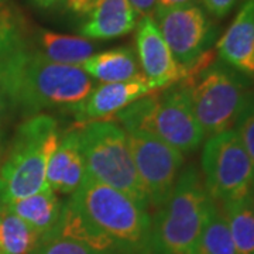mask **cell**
I'll use <instances>...</instances> for the list:
<instances>
[{"mask_svg":"<svg viewBox=\"0 0 254 254\" xmlns=\"http://www.w3.org/2000/svg\"><path fill=\"white\" fill-rule=\"evenodd\" d=\"M78 131L85 161V177L122 190L150 209L126 131L110 120L85 123Z\"/></svg>","mask_w":254,"mask_h":254,"instance_id":"52a82bcc","label":"cell"},{"mask_svg":"<svg viewBox=\"0 0 254 254\" xmlns=\"http://www.w3.org/2000/svg\"><path fill=\"white\" fill-rule=\"evenodd\" d=\"M41 236L17 215L0 209V253L33 254Z\"/></svg>","mask_w":254,"mask_h":254,"instance_id":"44dd1931","label":"cell"},{"mask_svg":"<svg viewBox=\"0 0 254 254\" xmlns=\"http://www.w3.org/2000/svg\"><path fill=\"white\" fill-rule=\"evenodd\" d=\"M63 206L64 202L58 199L57 192L47 185L44 190L34 195L10 202L9 205L1 209H7L11 213L17 215L43 239L54 233L55 229L58 227L63 215Z\"/></svg>","mask_w":254,"mask_h":254,"instance_id":"2e32d148","label":"cell"},{"mask_svg":"<svg viewBox=\"0 0 254 254\" xmlns=\"http://www.w3.org/2000/svg\"><path fill=\"white\" fill-rule=\"evenodd\" d=\"M200 163L205 188L215 202L254 192V167L235 128L208 137Z\"/></svg>","mask_w":254,"mask_h":254,"instance_id":"ba28073f","label":"cell"},{"mask_svg":"<svg viewBox=\"0 0 254 254\" xmlns=\"http://www.w3.org/2000/svg\"><path fill=\"white\" fill-rule=\"evenodd\" d=\"M36 31L23 10L9 0L0 3V68L36 48Z\"/></svg>","mask_w":254,"mask_h":254,"instance_id":"9a60e30c","label":"cell"},{"mask_svg":"<svg viewBox=\"0 0 254 254\" xmlns=\"http://www.w3.org/2000/svg\"><path fill=\"white\" fill-rule=\"evenodd\" d=\"M0 254H1V253H0Z\"/></svg>","mask_w":254,"mask_h":254,"instance_id":"d6a6232c","label":"cell"},{"mask_svg":"<svg viewBox=\"0 0 254 254\" xmlns=\"http://www.w3.org/2000/svg\"><path fill=\"white\" fill-rule=\"evenodd\" d=\"M60 141L58 122L46 113L17 127L0 164V209L46 188L47 165Z\"/></svg>","mask_w":254,"mask_h":254,"instance_id":"7a4b0ae2","label":"cell"},{"mask_svg":"<svg viewBox=\"0 0 254 254\" xmlns=\"http://www.w3.org/2000/svg\"><path fill=\"white\" fill-rule=\"evenodd\" d=\"M134 41L141 72L153 91L167 89L184 81L185 72L164 41L153 16L141 17L138 21Z\"/></svg>","mask_w":254,"mask_h":254,"instance_id":"8fae6325","label":"cell"},{"mask_svg":"<svg viewBox=\"0 0 254 254\" xmlns=\"http://www.w3.org/2000/svg\"><path fill=\"white\" fill-rule=\"evenodd\" d=\"M95 86V79L81 66L53 63L37 47L0 68V88L13 112L26 119L73 106Z\"/></svg>","mask_w":254,"mask_h":254,"instance_id":"6da1fadb","label":"cell"},{"mask_svg":"<svg viewBox=\"0 0 254 254\" xmlns=\"http://www.w3.org/2000/svg\"><path fill=\"white\" fill-rule=\"evenodd\" d=\"M220 61L254 81V0H246L216 43Z\"/></svg>","mask_w":254,"mask_h":254,"instance_id":"4fadbf2b","label":"cell"},{"mask_svg":"<svg viewBox=\"0 0 254 254\" xmlns=\"http://www.w3.org/2000/svg\"><path fill=\"white\" fill-rule=\"evenodd\" d=\"M71 200L125 254H150V209L122 190L85 177Z\"/></svg>","mask_w":254,"mask_h":254,"instance_id":"5b68a950","label":"cell"},{"mask_svg":"<svg viewBox=\"0 0 254 254\" xmlns=\"http://www.w3.org/2000/svg\"><path fill=\"white\" fill-rule=\"evenodd\" d=\"M6 150H7V145L4 143V136L0 137V164L4 158V154H6Z\"/></svg>","mask_w":254,"mask_h":254,"instance_id":"4dcf8cb0","label":"cell"},{"mask_svg":"<svg viewBox=\"0 0 254 254\" xmlns=\"http://www.w3.org/2000/svg\"><path fill=\"white\" fill-rule=\"evenodd\" d=\"M148 206L160 208L170 198L184 164V154L153 134L126 131Z\"/></svg>","mask_w":254,"mask_h":254,"instance_id":"30bf717a","label":"cell"},{"mask_svg":"<svg viewBox=\"0 0 254 254\" xmlns=\"http://www.w3.org/2000/svg\"><path fill=\"white\" fill-rule=\"evenodd\" d=\"M153 18L185 75L212 50L218 36L216 26L198 4L155 9Z\"/></svg>","mask_w":254,"mask_h":254,"instance_id":"9c48e42d","label":"cell"},{"mask_svg":"<svg viewBox=\"0 0 254 254\" xmlns=\"http://www.w3.org/2000/svg\"><path fill=\"white\" fill-rule=\"evenodd\" d=\"M10 113H14V112L11 109V105H10L6 93H4L3 89L0 88V137L4 136L3 128L6 126V122H7V119H9Z\"/></svg>","mask_w":254,"mask_h":254,"instance_id":"83f0119b","label":"cell"},{"mask_svg":"<svg viewBox=\"0 0 254 254\" xmlns=\"http://www.w3.org/2000/svg\"><path fill=\"white\" fill-rule=\"evenodd\" d=\"M190 254H236L226 216L220 203L212 199L202 232Z\"/></svg>","mask_w":254,"mask_h":254,"instance_id":"ffe728a7","label":"cell"},{"mask_svg":"<svg viewBox=\"0 0 254 254\" xmlns=\"http://www.w3.org/2000/svg\"><path fill=\"white\" fill-rule=\"evenodd\" d=\"M203 9L215 18H223L233 10L237 0H200Z\"/></svg>","mask_w":254,"mask_h":254,"instance_id":"d4e9b609","label":"cell"},{"mask_svg":"<svg viewBox=\"0 0 254 254\" xmlns=\"http://www.w3.org/2000/svg\"><path fill=\"white\" fill-rule=\"evenodd\" d=\"M125 131L141 130L184 153L195 151L205 134L192 109L188 86L151 91L109 119Z\"/></svg>","mask_w":254,"mask_h":254,"instance_id":"3957f363","label":"cell"},{"mask_svg":"<svg viewBox=\"0 0 254 254\" xmlns=\"http://www.w3.org/2000/svg\"><path fill=\"white\" fill-rule=\"evenodd\" d=\"M236 254H254V192L220 203Z\"/></svg>","mask_w":254,"mask_h":254,"instance_id":"d6986e66","label":"cell"},{"mask_svg":"<svg viewBox=\"0 0 254 254\" xmlns=\"http://www.w3.org/2000/svg\"><path fill=\"white\" fill-rule=\"evenodd\" d=\"M38 50L47 60L55 64L81 66L95 53V44L85 37L64 36L53 31L41 30L36 34Z\"/></svg>","mask_w":254,"mask_h":254,"instance_id":"ac0fdd59","label":"cell"},{"mask_svg":"<svg viewBox=\"0 0 254 254\" xmlns=\"http://www.w3.org/2000/svg\"><path fill=\"white\" fill-rule=\"evenodd\" d=\"M1 1H6V0H0V3H1Z\"/></svg>","mask_w":254,"mask_h":254,"instance_id":"1f68e13d","label":"cell"},{"mask_svg":"<svg viewBox=\"0 0 254 254\" xmlns=\"http://www.w3.org/2000/svg\"><path fill=\"white\" fill-rule=\"evenodd\" d=\"M81 68L91 78L102 82H145L136 53L130 47H120L93 54L82 64Z\"/></svg>","mask_w":254,"mask_h":254,"instance_id":"e0dca14e","label":"cell"},{"mask_svg":"<svg viewBox=\"0 0 254 254\" xmlns=\"http://www.w3.org/2000/svg\"><path fill=\"white\" fill-rule=\"evenodd\" d=\"M137 26V14L127 0H98L81 27L85 38L112 40L126 36Z\"/></svg>","mask_w":254,"mask_h":254,"instance_id":"5bb4252c","label":"cell"},{"mask_svg":"<svg viewBox=\"0 0 254 254\" xmlns=\"http://www.w3.org/2000/svg\"><path fill=\"white\" fill-rule=\"evenodd\" d=\"M185 86L205 137L235 128L254 103L253 81L223 61H213Z\"/></svg>","mask_w":254,"mask_h":254,"instance_id":"8992f818","label":"cell"},{"mask_svg":"<svg viewBox=\"0 0 254 254\" xmlns=\"http://www.w3.org/2000/svg\"><path fill=\"white\" fill-rule=\"evenodd\" d=\"M79 151H81V141H79L78 130H71L65 136L61 137L60 144L48 161L46 173L47 185L54 192H58L65 170L68 168L75 154Z\"/></svg>","mask_w":254,"mask_h":254,"instance_id":"7402d4cb","label":"cell"},{"mask_svg":"<svg viewBox=\"0 0 254 254\" xmlns=\"http://www.w3.org/2000/svg\"><path fill=\"white\" fill-rule=\"evenodd\" d=\"M130 6L133 7L137 17H145V16H153L154 10L157 7V0H127Z\"/></svg>","mask_w":254,"mask_h":254,"instance_id":"484cf974","label":"cell"},{"mask_svg":"<svg viewBox=\"0 0 254 254\" xmlns=\"http://www.w3.org/2000/svg\"><path fill=\"white\" fill-rule=\"evenodd\" d=\"M33 1L43 9H48V7H53L54 4H57L60 0H33Z\"/></svg>","mask_w":254,"mask_h":254,"instance_id":"f546056e","label":"cell"},{"mask_svg":"<svg viewBox=\"0 0 254 254\" xmlns=\"http://www.w3.org/2000/svg\"><path fill=\"white\" fill-rule=\"evenodd\" d=\"M33 254H113L103 253L91 246L78 242L75 239L60 236V235H48L40 239V243L37 246Z\"/></svg>","mask_w":254,"mask_h":254,"instance_id":"603a6c76","label":"cell"},{"mask_svg":"<svg viewBox=\"0 0 254 254\" xmlns=\"http://www.w3.org/2000/svg\"><path fill=\"white\" fill-rule=\"evenodd\" d=\"M196 1L198 0H157L155 9H174V7H181V6H188V4H196Z\"/></svg>","mask_w":254,"mask_h":254,"instance_id":"f1b7e54d","label":"cell"},{"mask_svg":"<svg viewBox=\"0 0 254 254\" xmlns=\"http://www.w3.org/2000/svg\"><path fill=\"white\" fill-rule=\"evenodd\" d=\"M235 130L245 145L246 151L254 167V103L246 110L245 115L237 122Z\"/></svg>","mask_w":254,"mask_h":254,"instance_id":"cb8c5ba5","label":"cell"},{"mask_svg":"<svg viewBox=\"0 0 254 254\" xmlns=\"http://www.w3.org/2000/svg\"><path fill=\"white\" fill-rule=\"evenodd\" d=\"M210 202L198 168H182L170 198L151 216L150 254L192 253Z\"/></svg>","mask_w":254,"mask_h":254,"instance_id":"277c9868","label":"cell"},{"mask_svg":"<svg viewBox=\"0 0 254 254\" xmlns=\"http://www.w3.org/2000/svg\"><path fill=\"white\" fill-rule=\"evenodd\" d=\"M96 3H98V0H65L68 10H71L72 13L79 14V16L89 14Z\"/></svg>","mask_w":254,"mask_h":254,"instance_id":"4316f807","label":"cell"},{"mask_svg":"<svg viewBox=\"0 0 254 254\" xmlns=\"http://www.w3.org/2000/svg\"><path fill=\"white\" fill-rule=\"evenodd\" d=\"M151 91L144 81L103 82L102 85H96L79 103L64 110L72 115L79 125L109 120L118 112Z\"/></svg>","mask_w":254,"mask_h":254,"instance_id":"7c38bea8","label":"cell"}]
</instances>
